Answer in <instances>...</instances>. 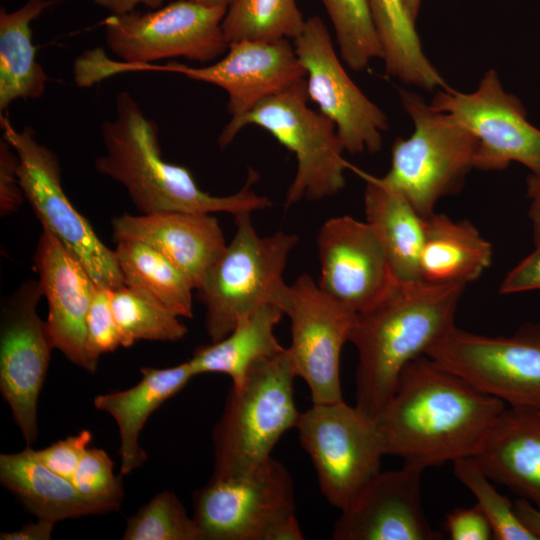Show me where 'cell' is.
Returning a JSON list of instances; mask_svg holds the SVG:
<instances>
[{
  "instance_id": "obj_19",
  "label": "cell",
  "mask_w": 540,
  "mask_h": 540,
  "mask_svg": "<svg viewBox=\"0 0 540 540\" xmlns=\"http://www.w3.org/2000/svg\"><path fill=\"white\" fill-rule=\"evenodd\" d=\"M423 469L403 464L379 471L341 510L334 523L335 540H439L421 500Z\"/></svg>"
},
{
  "instance_id": "obj_2",
  "label": "cell",
  "mask_w": 540,
  "mask_h": 540,
  "mask_svg": "<svg viewBox=\"0 0 540 540\" xmlns=\"http://www.w3.org/2000/svg\"><path fill=\"white\" fill-rule=\"evenodd\" d=\"M465 285L395 280L356 313L349 341L357 349L355 407L374 418L392 397L403 369L454 326Z\"/></svg>"
},
{
  "instance_id": "obj_30",
  "label": "cell",
  "mask_w": 540,
  "mask_h": 540,
  "mask_svg": "<svg viewBox=\"0 0 540 540\" xmlns=\"http://www.w3.org/2000/svg\"><path fill=\"white\" fill-rule=\"evenodd\" d=\"M114 253L126 286L144 292L180 318H192L194 287L166 257L132 240L116 241Z\"/></svg>"
},
{
  "instance_id": "obj_18",
  "label": "cell",
  "mask_w": 540,
  "mask_h": 540,
  "mask_svg": "<svg viewBox=\"0 0 540 540\" xmlns=\"http://www.w3.org/2000/svg\"><path fill=\"white\" fill-rule=\"evenodd\" d=\"M319 288L358 313L382 298L395 282L385 251L371 226L351 216L326 220L317 234Z\"/></svg>"
},
{
  "instance_id": "obj_28",
  "label": "cell",
  "mask_w": 540,
  "mask_h": 540,
  "mask_svg": "<svg viewBox=\"0 0 540 540\" xmlns=\"http://www.w3.org/2000/svg\"><path fill=\"white\" fill-rule=\"evenodd\" d=\"M283 314L275 304L262 305L241 317L221 340L198 347L189 359L196 376L223 373L231 378L232 387H239L253 364L285 349L274 334Z\"/></svg>"
},
{
  "instance_id": "obj_41",
  "label": "cell",
  "mask_w": 540,
  "mask_h": 540,
  "mask_svg": "<svg viewBox=\"0 0 540 540\" xmlns=\"http://www.w3.org/2000/svg\"><path fill=\"white\" fill-rule=\"evenodd\" d=\"M540 290V247L522 259L504 277L500 284L501 294H514Z\"/></svg>"
},
{
  "instance_id": "obj_25",
  "label": "cell",
  "mask_w": 540,
  "mask_h": 540,
  "mask_svg": "<svg viewBox=\"0 0 540 540\" xmlns=\"http://www.w3.org/2000/svg\"><path fill=\"white\" fill-rule=\"evenodd\" d=\"M424 222V240L419 258L422 281L466 286L490 266L491 244L471 222L454 221L435 212Z\"/></svg>"
},
{
  "instance_id": "obj_35",
  "label": "cell",
  "mask_w": 540,
  "mask_h": 540,
  "mask_svg": "<svg viewBox=\"0 0 540 540\" xmlns=\"http://www.w3.org/2000/svg\"><path fill=\"white\" fill-rule=\"evenodd\" d=\"M124 540H203L178 497L164 490L127 519Z\"/></svg>"
},
{
  "instance_id": "obj_39",
  "label": "cell",
  "mask_w": 540,
  "mask_h": 540,
  "mask_svg": "<svg viewBox=\"0 0 540 540\" xmlns=\"http://www.w3.org/2000/svg\"><path fill=\"white\" fill-rule=\"evenodd\" d=\"M19 159L5 138L0 140V216L15 213L25 198L19 175Z\"/></svg>"
},
{
  "instance_id": "obj_9",
  "label": "cell",
  "mask_w": 540,
  "mask_h": 540,
  "mask_svg": "<svg viewBox=\"0 0 540 540\" xmlns=\"http://www.w3.org/2000/svg\"><path fill=\"white\" fill-rule=\"evenodd\" d=\"M1 126L3 138L18 156L20 183L42 228L80 261L95 284L112 290L124 286L114 251L66 196L56 154L37 140L31 127L18 130L3 116Z\"/></svg>"
},
{
  "instance_id": "obj_5",
  "label": "cell",
  "mask_w": 540,
  "mask_h": 540,
  "mask_svg": "<svg viewBox=\"0 0 540 540\" xmlns=\"http://www.w3.org/2000/svg\"><path fill=\"white\" fill-rule=\"evenodd\" d=\"M296 377L287 348L253 364L239 387H231L213 430V476L248 473L271 457L280 437L296 428Z\"/></svg>"
},
{
  "instance_id": "obj_38",
  "label": "cell",
  "mask_w": 540,
  "mask_h": 540,
  "mask_svg": "<svg viewBox=\"0 0 540 540\" xmlns=\"http://www.w3.org/2000/svg\"><path fill=\"white\" fill-rule=\"evenodd\" d=\"M92 439L89 430L59 440L52 445L34 450L35 456L50 470L71 480L79 462L85 454Z\"/></svg>"
},
{
  "instance_id": "obj_36",
  "label": "cell",
  "mask_w": 540,
  "mask_h": 540,
  "mask_svg": "<svg viewBox=\"0 0 540 540\" xmlns=\"http://www.w3.org/2000/svg\"><path fill=\"white\" fill-rule=\"evenodd\" d=\"M113 466L105 450L88 447L71 478L80 495L103 514L119 510L124 498L122 475L115 476Z\"/></svg>"
},
{
  "instance_id": "obj_43",
  "label": "cell",
  "mask_w": 540,
  "mask_h": 540,
  "mask_svg": "<svg viewBox=\"0 0 540 540\" xmlns=\"http://www.w3.org/2000/svg\"><path fill=\"white\" fill-rule=\"evenodd\" d=\"M526 196L529 200L528 217L532 226L534 244L535 247H540V176L528 175Z\"/></svg>"
},
{
  "instance_id": "obj_47",
  "label": "cell",
  "mask_w": 540,
  "mask_h": 540,
  "mask_svg": "<svg viewBox=\"0 0 540 540\" xmlns=\"http://www.w3.org/2000/svg\"><path fill=\"white\" fill-rule=\"evenodd\" d=\"M403 1L410 16L416 22L417 16L420 11L422 0H403Z\"/></svg>"
},
{
  "instance_id": "obj_23",
  "label": "cell",
  "mask_w": 540,
  "mask_h": 540,
  "mask_svg": "<svg viewBox=\"0 0 540 540\" xmlns=\"http://www.w3.org/2000/svg\"><path fill=\"white\" fill-rule=\"evenodd\" d=\"M133 387L94 398L96 409L109 413L120 434V474L127 475L147 460L139 445L140 433L150 415L196 376L189 360L168 368L142 367Z\"/></svg>"
},
{
  "instance_id": "obj_45",
  "label": "cell",
  "mask_w": 540,
  "mask_h": 540,
  "mask_svg": "<svg viewBox=\"0 0 540 540\" xmlns=\"http://www.w3.org/2000/svg\"><path fill=\"white\" fill-rule=\"evenodd\" d=\"M94 3L111 14H125L136 10L138 5H144L150 9H158L165 0H93Z\"/></svg>"
},
{
  "instance_id": "obj_37",
  "label": "cell",
  "mask_w": 540,
  "mask_h": 540,
  "mask_svg": "<svg viewBox=\"0 0 540 540\" xmlns=\"http://www.w3.org/2000/svg\"><path fill=\"white\" fill-rule=\"evenodd\" d=\"M112 289L96 285L86 317L87 353L96 371L102 354L121 346L120 332L111 305Z\"/></svg>"
},
{
  "instance_id": "obj_29",
  "label": "cell",
  "mask_w": 540,
  "mask_h": 540,
  "mask_svg": "<svg viewBox=\"0 0 540 540\" xmlns=\"http://www.w3.org/2000/svg\"><path fill=\"white\" fill-rule=\"evenodd\" d=\"M386 73L404 84L431 91L448 85L425 55L415 21L403 0H367Z\"/></svg>"
},
{
  "instance_id": "obj_7",
  "label": "cell",
  "mask_w": 540,
  "mask_h": 540,
  "mask_svg": "<svg viewBox=\"0 0 540 540\" xmlns=\"http://www.w3.org/2000/svg\"><path fill=\"white\" fill-rule=\"evenodd\" d=\"M250 214L234 216L231 242L197 289L211 342L227 336L241 317L262 305L275 304L284 312L289 285L283 275L299 238L284 231L259 236Z\"/></svg>"
},
{
  "instance_id": "obj_48",
  "label": "cell",
  "mask_w": 540,
  "mask_h": 540,
  "mask_svg": "<svg viewBox=\"0 0 540 540\" xmlns=\"http://www.w3.org/2000/svg\"><path fill=\"white\" fill-rule=\"evenodd\" d=\"M206 6H219L228 8L235 0H192Z\"/></svg>"
},
{
  "instance_id": "obj_16",
  "label": "cell",
  "mask_w": 540,
  "mask_h": 540,
  "mask_svg": "<svg viewBox=\"0 0 540 540\" xmlns=\"http://www.w3.org/2000/svg\"><path fill=\"white\" fill-rule=\"evenodd\" d=\"M284 314L290 319L287 347L296 377L307 384L313 404L343 400L340 356L356 313L325 294L308 274L289 285Z\"/></svg>"
},
{
  "instance_id": "obj_17",
  "label": "cell",
  "mask_w": 540,
  "mask_h": 540,
  "mask_svg": "<svg viewBox=\"0 0 540 540\" xmlns=\"http://www.w3.org/2000/svg\"><path fill=\"white\" fill-rule=\"evenodd\" d=\"M138 71L179 73L222 88L228 96L227 110L231 118L244 115L261 100L306 77L294 46L288 39L231 42L223 58L204 67L169 62L163 65H139L127 72Z\"/></svg>"
},
{
  "instance_id": "obj_1",
  "label": "cell",
  "mask_w": 540,
  "mask_h": 540,
  "mask_svg": "<svg viewBox=\"0 0 540 540\" xmlns=\"http://www.w3.org/2000/svg\"><path fill=\"white\" fill-rule=\"evenodd\" d=\"M506 407L422 355L403 369L374 420L385 455L425 470L474 457Z\"/></svg>"
},
{
  "instance_id": "obj_8",
  "label": "cell",
  "mask_w": 540,
  "mask_h": 540,
  "mask_svg": "<svg viewBox=\"0 0 540 540\" xmlns=\"http://www.w3.org/2000/svg\"><path fill=\"white\" fill-rule=\"evenodd\" d=\"M401 104L413 122L408 138L392 146L391 166L381 184L403 195L424 218L442 197L457 192L474 168L477 138L450 114L419 94L399 88Z\"/></svg>"
},
{
  "instance_id": "obj_6",
  "label": "cell",
  "mask_w": 540,
  "mask_h": 540,
  "mask_svg": "<svg viewBox=\"0 0 540 540\" xmlns=\"http://www.w3.org/2000/svg\"><path fill=\"white\" fill-rule=\"evenodd\" d=\"M309 101L303 79L231 118L218 137L220 148H225L244 127L254 125L295 155L297 170L286 192V208L304 198L317 201L336 195L345 186V171L351 168L343 158L345 149L335 124L310 108Z\"/></svg>"
},
{
  "instance_id": "obj_31",
  "label": "cell",
  "mask_w": 540,
  "mask_h": 540,
  "mask_svg": "<svg viewBox=\"0 0 540 540\" xmlns=\"http://www.w3.org/2000/svg\"><path fill=\"white\" fill-rule=\"evenodd\" d=\"M305 21L296 0H235L227 9L222 27L228 43L274 42L296 38Z\"/></svg>"
},
{
  "instance_id": "obj_26",
  "label": "cell",
  "mask_w": 540,
  "mask_h": 540,
  "mask_svg": "<svg viewBox=\"0 0 540 540\" xmlns=\"http://www.w3.org/2000/svg\"><path fill=\"white\" fill-rule=\"evenodd\" d=\"M0 482L38 519L56 523L103 514L80 495L71 480L45 466L30 446L0 455Z\"/></svg>"
},
{
  "instance_id": "obj_14",
  "label": "cell",
  "mask_w": 540,
  "mask_h": 540,
  "mask_svg": "<svg viewBox=\"0 0 540 540\" xmlns=\"http://www.w3.org/2000/svg\"><path fill=\"white\" fill-rule=\"evenodd\" d=\"M292 41L306 72L309 100L335 124L345 151L378 152L389 128L387 115L348 75L323 20L317 15L306 19Z\"/></svg>"
},
{
  "instance_id": "obj_12",
  "label": "cell",
  "mask_w": 540,
  "mask_h": 540,
  "mask_svg": "<svg viewBox=\"0 0 540 540\" xmlns=\"http://www.w3.org/2000/svg\"><path fill=\"white\" fill-rule=\"evenodd\" d=\"M293 478L270 457L238 476H213L193 496V519L203 540H268L271 531L295 514Z\"/></svg>"
},
{
  "instance_id": "obj_13",
  "label": "cell",
  "mask_w": 540,
  "mask_h": 540,
  "mask_svg": "<svg viewBox=\"0 0 540 540\" xmlns=\"http://www.w3.org/2000/svg\"><path fill=\"white\" fill-rule=\"evenodd\" d=\"M450 114L478 140L474 168L503 170L515 162L540 176V129L520 99L507 92L495 69H489L469 93L440 88L430 102Z\"/></svg>"
},
{
  "instance_id": "obj_46",
  "label": "cell",
  "mask_w": 540,
  "mask_h": 540,
  "mask_svg": "<svg viewBox=\"0 0 540 540\" xmlns=\"http://www.w3.org/2000/svg\"><path fill=\"white\" fill-rule=\"evenodd\" d=\"M302 530L295 514L283 519L269 534L268 540H302Z\"/></svg>"
},
{
  "instance_id": "obj_44",
  "label": "cell",
  "mask_w": 540,
  "mask_h": 540,
  "mask_svg": "<svg viewBox=\"0 0 540 540\" xmlns=\"http://www.w3.org/2000/svg\"><path fill=\"white\" fill-rule=\"evenodd\" d=\"M514 506L525 527L540 540V507L522 498L516 500Z\"/></svg>"
},
{
  "instance_id": "obj_10",
  "label": "cell",
  "mask_w": 540,
  "mask_h": 540,
  "mask_svg": "<svg viewBox=\"0 0 540 540\" xmlns=\"http://www.w3.org/2000/svg\"><path fill=\"white\" fill-rule=\"evenodd\" d=\"M425 355L509 407L540 409L539 323H526L510 336L455 325Z\"/></svg>"
},
{
  "instance_id": "obj_22",
  "label": "cell",
  "mask_w": 540,
  "mask_h": 540,
  "mask_svg": "<svg viewBox=\"0 0 540 540\" xmlns=\"http://www.w3.org/2000/svg\"><path fill=\"white\" fill-rule=\"evenodd\" d=\"M474 459L492 481L540 507V409L506 407Z\"/></svg>"
},
{
  "instance_id": "obj_21",
  "label": "cell",
  "mask_w": 540,
  "mask_h": 540,
  "mask_svg": "<svg viewBox=\"0 0 540 540\" xmlns=\"http://www.w3.org/2000/svg\"><path fill=\"white\" fill-rule=\"evenodd\" d=\"M111 224L115 242L132 240L149 245L183 272L196 290L227 246L212 214L124 213Z\"/></svg>"
},
{
  "instance_id": "obj_40",
  "label": "cell",
  "mask_w": 540,
  "mask_h": 540,
  "mask_svg": "<svg viewBox=\"0 0 540 540\" xmlns=\"http://www.w3.org/2000/svg\"><path fill=\"white\" fill-rule=\"evenodd\" d=\"M444 527L452 540H489L492 527L475 504L470 508H457L446 515Z\"/></svg>"
},
{
  "instance_id": "obj_3",
  "label": "cell",
  "mask_w": 540,
  "mask_h": 540,
  "mask_svg": "<svg viewBox=\"0 0 540 540\" xmlns=\"http://www.w3.org/2000/svg\"><path fill=\"white\" fill-rule=\"evenodd\" d=\"M101 137L104 153L94 161L96 171L121 184L140 214L226 212L236 216L271 206L268 197L251 188L257 180L254 171L238 192L214 196L198 186L186 167L164 160L158 124L127 91L117 94L115 117L102 123Z\"/></svg>"
},
{
  "instance_id": "obj_27",
  "label": "cell",
  "mask_w": 540,
  "mask_h": 540,
  "mask_svg": "<svg viewBox=\"0 0 540 540\" xmlns=\"http://www.w3.org/2000/svg\"><path fill=\"white\" fill-rule=\"evenodd\" d=\"M54 0H26L18 9L0 10V111L16 100L43 96L47 74L38 62L31 24Z\"/></svg>"
},
{
  "instance_id": "obj_4",
  "label": "cell",
  "mask_w": 540,
  "mask_h": 540,
  "mask_svg": "<svg viewBox=\"0 0 540 540\" xmlns=\"http://www.w3.org/2000/svg\"><path fill=\"white\" fill-rule=\"evenodd\" d=\"M226 7L177 0L149 12L111 14L104 21L105 42L120 60L101 48L85 51L74 61V79L90 87L130 68L162 59L183 57L205 63L228 49L222 23Z\"/></svg>"
},
{
  "instance_id": "obj_34",
  "label": "cell",
  "mask_w": 540,
  "mask_h": 540,
  "mask_svg": "<svg viewBox=\"0 0 540 540\" xmlns=\"http://www.w3.org/2000/svg\"><path fill=\"white\" fill-rule=\"evenodd\" d=\"M455 477L474 495L476 505L488 519L496 540H537L525 527L514 503L492 485L474 457L452 462Z\"/></svg>"
},
{
  "instance_id": "obj_15",
  "label": "cell",
  "mask_w": 540,
  "mask_h": 540,
  "mask_svg": "<svg viewBox=\"0 0 540 540\" xmlns=\"http://www.w3.org/2000/svg\"><path fill=\"white\" fill-rule=\"evenodd\" d=\"M43 291L27 279L1 304L0 391L27 445L37 440L38 398L54 348L37 312Z\"/></svg>"
},
{
  "instance_id": "obj_24",
  "label": "cell",
  "mask_w": 540,
  "mask_h": 540,
  "mask_svg": "<svg viewBox=\"0 0 540 540\" xmlns=\"http://www.w3.org/2000/svg\"><path fill=\"white\" fill-rule=\"evenodd\" d=\"M366 182L364 209L387 256L393 277L400 282L420 279L419 258L424 240L425 218L399 192L376 177L351 165Z\"/></svg>"
},
{
  "instance_id": "obj_11",
  "label": "cell",
  "mask_w": 540,
  "mask_h": 540,
  "mask_svg": "<svg viewBox=\"0 0 540 540\" xmlns=\"http://www.w3.org/2000/svg\"><path fill=\"white\" fill-rule=\"evenodd\" d=\"M296 428L332 506L344 509L380 471L385 454L374 418L344 400L313 404L300 414Z\"/></svg>"
},
{
  "instance_id": "obj_33",
  "label": "cell",
  "mask_w": 540,
  "mask_h": 540,
  "mask_svg": "<svg viewBox=\"0 0 540 540\" xmlns=\"http://www.w3.org/2000/svg\"><path fill=\"white\" fill-rule=\"evenodd\" d=\"M333 25L339 54L354 71L382 59L380 41L367 0H321Z\"/></svg>"
},
{
  "instance_id": "obj_32",
  "label": "cell",
  "mask_w": 540,
  "mask_h": 540,
  "mask_svg": "<svg viewBox=\"0 0 540 540\" xmlns=\"http://www.w3.org/2000/svg\"><path fill=\"white\" fill-rule=\"evenodd\" d=\"M111 305L123 347L137 340L175 342L188 331L180 317L135 288L124 285L112 290Z\"/></svg>"
},
{
  "instance_id": "obj_42",
  "label": "cell",
  "mask_w": 540,
  "mask_h": 540,
  "mask_svg": "<svg viewBox=\"0 0 540 540\" xmlns=\"http://www.w3.org/2000/svg\"><path fill=\"white\" fill-rule=\"evenodd\" d=\"M55 523L45 519L30 522L15 531L2 532L1 540H49Z\"/></svg>"
},
{
  "instance_id": "obj_20",
  "label": "cell",
  "mask_w": 540,
  "mask_h": 540,
  "mask_svg": "<svg viewBox=\"0 0 540 540\" xmlns=\"http://www.w3.org/2000/svg\"><path fill=\"white\" fill-rule=\"evenodd\" d=\"M33 262L48 303L46 323L54 348L71 363L94 373L87 353L86 317L97 284L46 229L37 241Z\"/></svg>"
}]
</instances>
